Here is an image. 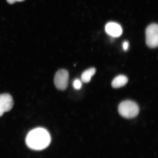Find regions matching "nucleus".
<instances>
[{"label":"nucleus","mask_w":158,"mask_h":158,"mask_svg":"<svg viewBox=\"0 0 158 158\" xmlns=\"http://www.w3.org/2000/svg\"><path fill=\"white\" fill-rule=\"evenodd\" d=\"M105 31L108 35L114 37L120 36L123 32L121 26L114 22L107 23L105 27Z\"/></svg>","instance_id":"nucleus-6"},{"label":"nucleus","mask_w":158,"mask_h":158,"mask_svg":"<svg viewBox=\"0 0 158 158\" xmlns=\"http://www.w3.org/2000/svg\"><path fill=\"white\" fill-rule=\"evenodd\" d=\"M24 1L25 0H7V2L10 4H13L17 2H21Z\"/></svg>","instance_id":"nucleus-11"},{"label":"nucleus","mask_w":158,"mask_h":158,"mask_svg":"<svg viewBox=\"0 0 158 158\" xmlns=\"http://www.w3.org/2000/svg\"><path fill=\"white\" fill-rule=\"evenodd\" d=\"M50 134L46 130L37 128L31 130L27 136V145L31 149L41 150L45 149L50 143Z\"/></svg>","instance_id":"nucleus-1"},{"label":"nucleus","mask_w":158,"mask_h":158,"mask_svg":"<svg viewBox=\"0 0 158 158\" xmlns=\"http://www.w3.org/2000/svg\"><path fill=\"white\" fill-rule=\"evenodd\" d=\"M73 86L74 89L77 90H79L82 87V83L80 80L78 79H76L73 82Z\"/></svg>","instance_id":"nucleus-9"},{"label":"nucleus","mask_w":158,"mask_h":158,"mask_svg":"<svg viewBox=\"0 0 158 158\" xmlns=\"http://www.w3.org/2000/svg\"><path fill=\"white\" fill-rule=\"evenodd\" d=\"M96 69L91 68L84 71L82 73L81 78L83 82L88 83L90 81L93 76L95 73Z\"/></svg>","instance_id":"nucleus-8"},{"label":"nucleus","mask_w":158,"mask_h":158,"mask_svg":"<svg viewBox=\"0 0 158 158\" xmlns=\"http://www.w3.org/2000/svg\"><path fill=\"white\" fill-rule=\"evenodd\" d=\"M128 78L124 75H119L114 79L112 82V87L118 88L125 85L128 82Z\"/></svg>","instance_id":"nucleus-7"},{"label":"nucleus","mask_w":158,"mask_h":158,"mask_svg":"<svg viewBox=\"0 0 158 158\" xmlns=\"http://www.w3.org/2000/svg\"><path fill=\"white\" fill-rule=\"evenodd\" d=\"M129 47V43L127 41H124L123 44V48L124 51H127Z\"/></svg>","instance_id":"nucleus-10"},{"label":"nucleus","mask_w":158,"mask_h":158,"mask_svg":"<svg viewBox=\"0 0 158 158\" xmlns=\"http://www.w3.org/2000/svg\"><path fill=\"white\" fill-rule=\"evenodd\" d=\"M118 111L123 117L131 118L137 116L139 112V108L135 102L131 100H126L119 104Z\"/></svg>","instance_id":"nucleus-2"},{"label":"nucleus","mask_w":158,"mask_h":158,"mask_svg":"<svg viewBox=\"0 0 158 158\" xmlns=\"http://www.w3.org/2000/svg\"><path fill=\"white\" fill-rule=\"evenodd\" d=\"M146 41L148 46L155 48L158 44V26L153 23L148 26L146 30Z\"/></svg>","instance_id":"nucleus-3"},{"label":"nucleus","mask_w":158,"mask_h":158,"mask_svg":"<svg viewBox=\"0 0 158 158\" xmlns=\"http://www.w3.org/2000/svg\"><path fill=\"white\" fill-rule=\"evenodd\" d=\"M69 74L64 69H60L55 74L54 82L56 87L59 90H64L68 86Z\"/></svg>","instance_id":"nucleus-4"},{"label":"nucleus","mask_w":158,"mask_h":158,"mask_svg":"<svg viewBox=\"0 0 158 158\" xmlns=\"http://www.w3.org/2000/svg\"><path fill=\"white\" fill-rule=\"evenodd\" d=\"M13 105V99L10 95L8 94H0V117L5 112L11 110Z\"/></svg>","instance_id":"nucleus-5"}]
</instances>
